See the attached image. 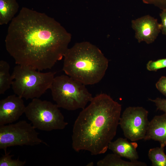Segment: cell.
I'll return each mask as SVG.
<instances>
[{"label": "cell", "mask_w": 166, "mask_h": 166, "mask_svg": "<svg viewBox=\"0 0 166 166\" xmlns=\"http://www.w3.org/2000/svg\"><path fill=\"white\" fill-rule=\"evenodd\" d=\"M71 38L53 18L23 7L9 24L5 46L17 65L42 71L64 57Z\"/></svg>", "instance_id": "1"}, {"label": "cell", "mask_w": 166, "mask_h": 166, "mask_svg": "<svg viewBox=\"0 0 166 166\" xmlns=\"http://www.w3.org/2000/svg\"><path fill=\"white\" fill-rule=\"evenodd\" d=\"M90 102L74 122L72 147L77 152L86 150L97 155L107 151L115 136L122 106L104 93L93 97Z\"/></svg>", "instance_id": "2"}, {"label": "cell", "mask_w": 166, "mask_h": 166, "mask_svg": "<svg viewBox=\"0 0 166 166\" xmlns=\"http://www.w3.org/2000/svg\"><path fill=\"white\" fill-rule=\"evenodd\" d=\"M66 75L85 85L99 82L104 76L109 61L96 45L88 42L75 44L64 56Z\"/></svg>", "instance_id": "3"}, {"label": "cell", "mask_w": 166, "mask_h": 166, "mask_svg": "<svg viewBox=\"0 0 166 166\" xmlns=\"http://www.w3.org/2000/svg\"><path fill=\"white\" fill-rule=\"evenodd\" d=\"M32 68L19 65L14 68L11 74L13 91L26 100L39 98L50 89L55 73H42Z\"/></svg>", "instance_id": "4"}, {"label": "cell", "mask_w": 166, "mask_h": 166, "mask_svg": "<svg viewBox=\"0 0 166 166\" xmlns=\"http://www.w3.org/2000/svg\"><path fill=\"white\" fill-rule=\"evenodd\" d=\"M85 85L66 75L55 77L51 87L52 98L59 108L83 109L93 97Z\"/></svg>", "instance_id": "5"}, {"label": "cell", "mask_w": 166, "mask_h": 166, "mask_svg": "<svg viewBox=\"0 0 166 166\" xmlns=\"http://www.w3.org/2000/svg\"><path fill=\"white\" fill-rule=\"evenodd\" d=\"M56 104L34 98L26 106L25 114L36 129L45 131L64 129L68 124Z\"/></svg>", "instance_id": "6"}, {"label": "cell", "mask_w": 166, "mask_h": 166, "mask_svg": "<svg viewBox=\"0 0 166 166\" xmlns=\"http://www.w3.org/2000/svg\"><path fill=\"white\" fill-rule=\"evenodd\" d=\"M38 135L32 124L25 120L0 125V149L6 153L8 147L46 144L38 137Z\"/></svg>", "instance_id": "7"}, {"label": "cell", "mask_w": 166, "mask_h": 166, "mask_svg": "<svg viewBox=\"0 0 166 166\" xmlns=\"http://www.w3.org/2000/svg\"><path fill=\"white\" fill-rule=\"evenodd\" d=\"M148 113L140 106H130L124 110L119 124L126 138L132 141L144 139L149 122Z\"/></svg>", "instance_id": "8"}, {"label": "cell", "mask_w": 166, "mask_h": 166, "mask_svg": "<svg viewBox=\"0 0 166 166\" xmlns=\"http://www.w3.org/2000/svg\"><path fill=\"white\" fill-rule=\"evenodd\" d=\"M132 27L135 31V37L139 43H153L161 31V25L157 20L146 15L132 21Z\"/></svg>", "instance_id": "9"}, {"label": "cell", "mask_w": 166, "mask_h": 166, "mask_svg": "<svg viewBox=\"0 0 166 166\" xmlns=\"http://www.w3.org/2000/svg\"><path fill=\"white\" fill-rule=\"evenodd\" d=\"M25 106L23 98L15 94L0 101V125L11 124L24 113Z\"/></svg>", "instance_id": "10"}, {"label": "cell", "mask_w": 166, "mask_h": 166, "mask_svg": "<svg viewBox=\"0 0 166 166\" xmlns=\"http://www.w3.org/2000/svg\"><path fill=\"white\" fill-rule=\"evenodd\" d=\"M144 140L158 141L162 147L166 146V113L156 116L149 121Z\"/></svg>", "instance_id": "11"}, {"label": "cell", "mask_w": 166, "mask_h": 166, "mask_svg": "<svg viewBox=\"0 0 166 166\" xmlns=\"http://www.w3.org/2000/svg\"><path fill=\"white\" fill-rule=\"evenodd\" d=\"M138 144L135 141L129 142L127 138H119L109 144L108 149L121 157L136 160L139 158L136 151Z\"/></svg>", "instance_id": "12"}, {"label": "cell", "mask_w": 166, "mask_h": 166, "mask_svg": "<svg viewBox=\"0 0 166 166\" xmlns=\"http://www.w3.org/2000/svg\"><path fill=\"white\" fill-rule=\"evenodd\" d=\"M19 7L16 0H0V25L6 24L11 21Z\"/></svg>", "instance_id": "13"}, {"label": "cell", "mask_w": 166, "mask_h": 166, "mask_svg": "<svg viewBox=\"0 0 166 166\" xmlns=\"http://www.w3.org/2000/svg\"><path fill=\"white\" fill-rule=\"evenodd\" d=\"M97 166H147L144 162L137 160L127 161L114 153L109 154L97 163Z\"/></svg>", "instance_id": "14"}, {"label": "cell", "mask_w": 166, "mask_h": 166, "mask_svg": "<svg viewBox=\"0 0 166 166\" xmlns=\"http://www.w3.org/2000/svg\"><path fill=\"white\" fill-rule=\"evenodd\" d=\"M9 64L4 60L0 61V94H4L12 85L13 79L10 73Z\"/></svg>", "instance_id": "15"}, {"label": "cell", "mask_w": 166, "mask_h": 166, "mask_svg": "<svg viewBox=\"0 0 166 166\" xmlns=\"http://www.w3.org/2000/svg\"><path fill=\"white\" fill-rule=\"evenodd\" d=\"M148 156L152 166H166V155L164 148L160 146L150 149Z\"/></svg>", "instance_id": "16"}, {"label": "cell", "mask_w": 166, "mask_h": 166, "mask_svg": "<svg viewBox=\"0 0 166 166\" xmlns=\"http://www.w3.org/2000/svg\"><path fill=\"white\" fill-rule=\"evenodd\" d=\"M10 152H6L0 158V166H23L26 164L25 161L20 160L19 158L13 159V155H10Z\"/></svg>", "instance_id": "17"}, {"label": "cell", "mask_w": 166, "mask_h": 166, "mask_svg": "<svg viewBox=\"0 0 166 166\" xmlns=\"http://www.w3.org/2000/svg\"><path fill=\"white\" fill-rule=\"evenodd\" d=\"M146 67L148 70L151 71H156L159 69L166 68V58L156 61H149L147 63Z\"/></svg>", "instance_id": "18"}, {"label": "cell", "mask_w": 166, "mask_h": 166, "mask_svg": "<svg viewBox=\"0 0 166 166\" xmlns=\"http://www.w3.org/2000/svg\"><path fill=\"white\" fill-rule=\"evenodd\" d=\"M148 100L155 104L158 110L166 113V99L157 97L154 99L149 98Z\"/></svg>", "instance_id": "19"}, {"label": "cell", "mask_w": 166, "mask_h": 166, "mask_svg": "<svg viewBox=\"0 0 166 166\" xmlns=\"http://www.w3.org/2000/svg\"><path fill=\"white\" fill-rule=\"evenodd\" d=\"M156 89L166 97V77H161L156 84Z\"/></svg>", "instance_id": "20"}, {"label": "cell", "mask_w": 166, "mask_h": 166, "mask_svg": "<svg viewBox=\"0 0 166 166\" xmlns=\"http://www.w3.org/2000/svg\"><path fill=\"white\" fill-rule=\"evenodd\" d=\"M160 16L161 19V31L163 34L166 36V9L163 10Z\"/></svg>", "instance_id": "21"}, {"label": "cell", "mask_w": 166, "mask_h": 166, "mask_svg": "<svg viewBox=\"0 0 166 166\" xmlns=\"http://www.w3.org/2000/svg\"><path fill=\"white\" fill-rule=\"evenodd\" d=\"M87 165V166H93V162H91L89 163Z\"/></svg>", "instance_id": "22"}]
</instances>
